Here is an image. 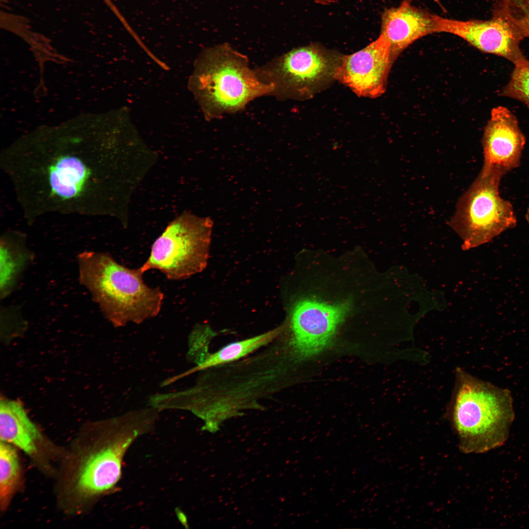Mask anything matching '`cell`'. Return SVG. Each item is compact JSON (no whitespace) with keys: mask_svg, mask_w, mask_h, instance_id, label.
<instances>
[{"mask_svg":"<svg viewBox=\"0 0 529 529\" xmlns=\"http://www.w3.org/2000/svg\"><path fill=\"white\" fill-rule=\"evenodd\" d=\"M124 416L87 424L65 450L54 479L56 506L64 515L89 512L114 490L128 448L148 429L140 416Z\"/></svg>","mask_w":529,"mask_h":529,"instance_id":"cell-1","label":"cell"},{"mask_svg":"<svg viewBox=\"0 0 529 529\" xmlns=\"http://www.w3.org/2000/svg\"><path fill=\"white\" fill-rule=\"evenodd\" d=\"M77 260L80 283L114 326L141 323L160 313L164 294L144 283L139 268L125 267L103 252L84 251Z\"/></svg>","mask_w":529,"mask_h":529,"instance_id":"cell-2","label":"cell"},{"mask_svg":"<svg viewBox=\"0 0 529 529\" xmlns=\"http://www.w3.org/2000/svg\"><path fill=\"white\" fill-rule=\"evenodd\" d=\"M203 62L198 89L211 117L237 111L254 98L273 91L272 85L250 69L246 58L227 44L209 49Z\"/></svg>","mask_w":529,"mask_h":529,"instance_id":"cell-3","label":"cell"},{"mask_svg":"<svg viewBox=\"0 0 529 529\" xmlns=\"http://www.w3.org/2000/svg\"><path fill=\"white\" fill-rule=\"evenodd\" d=\"M457 378L451 417L460 450L481 453L501 446L508 433L497 398L464 372Z\"/></svg>","mask_w":529,"mask_h":529,"instance_id":"cell-4","label":"cell"},{"mask_svg":"<svg viewBox=\"0 0 529 529\" xmlns=\"http://www.w3.org/2000/svg\"><path fill=\"white\" fill-rule=\"evenodd\" d=\"M502 178L481 171L459 199L450 224L462 239L463 249L487 243L516 225L513 206L500 194Z\"/></svg>","mask_w":529,"mask_h":529,"instance_id":"cell-5","label":"cell"},{"mask_svg":"<svg viewBox=\"0 0 529 529\" xmlns=\"http://www.w3.org/2000/svg\"><path fill=\"white\" fill-rule=\"evenodd\" d=\"M213 222L184 213L171 221L153 243L139 267L144 273L157 269L171 280L187 279L207 266Z\"/></svg>","mask_w":529,"mask_h":529,"instance_id":"cell-6","label":"cell"},{"mask_svg":"<svg viewBox=\"0 0 529 529\" xmlns=\"http://www.w3.org/2000/svg\"><path fill=\"white\" fill-rule=\"evenodd\" d=\"M342 55L318 44L294 48L260 71L259 77L285 97L310 98L335 79Z\"/></svg>","mask_w":529,"mask_h":529,"instance_id":"cell-7","label":"cell"},{"mask_svg":"<svg viewBox=\"0 0 529 529\" xmlns=\"http://www.w3.org/2000/svg\"><path fill=\"white\" fill-rule=\"evenodd\" d=\"M349 310L348 303L331 305L306 299L293 307L287 344L294 362L315 356L331 342Z\"/></svg>","mask_w":529,"mask_h":529,"instance_id":"cell-8","label":"cell"},{"mask_svg":"<svg viewBox=\"0 0 529 529\" xmlns=\"http://www.w3.org/2000/svg\"><path fill=\"white\" fill-rule=\"evenodd\" d=\"M0 439L24 452L42 474L54 478L65 447L44 434L17 401L0 400Z\"/></svg>","mask_w":529,"mask_h":529,"instance_id":"cell-9","label":"cell"},{"mask_svg":"<svg viewBox=\"0 0 529 529\" xmlns=\"http://www.w3.org/2000/svg\"><path fill=\"white\" fill-rule=\"evenodd\" d=\"M505 10L486 21H458L440 17L438 32L457 35L481 51L503 57L515 64L526 59L519 48L523 38Z\"/></svg>","mask_w":529,"mask_h":529,"instance_id":"cell-10","label":"cell"},{"mask_svg":"<svg viewBox=\"0 0 529 529\" xmlns=\"http://www.w3.org/2000/svg\"><path fill=\"white\" fill-rule=\"evenodd\" d=\"M393 62L390 45L380 34L363 49L342 55L335 78L360 96L377 97L385 90Z\"/></svg>","mask_w":529,"mask_h":529,"instance_id":"cell-11","label":"cell"},{"mask_svg":"<svg viewBox=\"0 0 529 529\" xmlns=\"http://www.w3.org/2000/svg\"><path fill=\"white\" fill-rule=\"evenodd\" d=\"M525 144L515 116L506 107L494 108L482 139L483 163L481 171L503 178L520 166Z\"/></svg>","mask_w":529,"mask_h":529,"instance_id":"cell-12","label":"cell"},{"mask_svg":"<svg viewBox=\"0 0 529 529\" xmlns=\"http://www.w3.org/2000/svg\"><path fill=\"white\" fill-rule=\"evenodd\" d=\"M439 17L413 6L409 0H403L398 7L385 9L380 34L390 45L393 61L417 40L438 32Z\"/></svg>","mask_w":529,"mask_h":529,"instance_id":"cell-13","label":"cell"},{"mask_svg":"<svg viewBox=\"0 0 529 529\" xmlns=\"http://www.w3.org/2000/svg\"><path fill=\"white\" fill-rule=\"evenodd\" d=\"M286 326L282 325L261 335L228 344L216 352L208 355L197 366L189 371L188 374L238 361L272 343L283 333Z\"/></svg>","mask_w":529,"mask_h":529,"instance_id":"cell-14","label":"cell"},{"mask_svg":"<svg viewBox=\"0 0 529 529\" xmlns=\"http://www.w3.org/2000/svg\"><path fill=\"white\" fill-rule=\"evenodd\" d=\"M24 237L8 232L0 239V294L5 297L11 291L19 275L29 260Z\"/></svg>","mask_w":529,"mask_h":529,"instance_id":"cell-15","label":"cell"},{"mask_svg":"<svg viewBox=\"0 0 529 529\" xmlns=\"http://www.w3.org/2000/svg\"><path fill=\"white\" fill-rule=\"evenodd\" d=\"M19 450L0 441V511L4 513L24 483V467Z\"/></svg>","mask_w":529,"mask_h":529,"instance_id":"cell-16","label":"cell"},{"mask_svg":"<svg viewBox=\"0 0 529 529\" xmlns=\"http://www.w3.org/2000/svg\"><path fill=\"white\" fill-rule=\"evenodd\" d=\"M514 65L510 79L501 94L520 100L529 107V61L526 58Z\"/></svg>","mask_w":529,"mask_h":529,"instance_id":"cell-17","label":"cell"},{"mask_svg":"<svg viewBox=\"0 0 529 529\" xmlns=\"http://www.w3.org/2000/svg\"><path fill=\"white\" fill-rule=\"evenodd\" d=\"M316 3L322 4H329L331 0H314Z\"/></svg>","mask_w":529,"mask_h":529,"instance_id":"cell-18","label":"cell"},{"mask_svg":"<svg viewBox=\"0 0 529 529\" xmlns=\"http://www.w3.org/2000/svg\"><path fill=\"white\" fill-rule=\"evenodd\" d=\"M525 218L528 223L529 224V205L526 211V213L525 214Z\"/></svg>","mask_w":529,"mask_h":529,"instance_id":"cell-19","label":"cell"}]
</instances>
